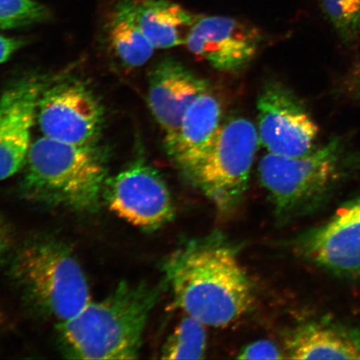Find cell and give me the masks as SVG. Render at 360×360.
Masks as SVG:
<instances>
[{
	"label": "cell",
	"mask_w": 360,
	"mask_h": 360,
	"mask_svg": "<svg viewBox=\"0 0 360 360\" xmlns=\"http://www.w3.org/2000/svg\"><path fill=\"white\" fill-rule=\"evenodd\" d=\"M287 358L360 359V331L327 321L306 323L288 338Z\"/></svg>",
	"instance_id": "16"
},
{
	"label": "cell",
	"mask_w": 360,
	"mask_h": 360,
	"mask_svg": "<svg viewBox=\"0 0 360 360\" xmlns=\"http://www.w3.org/2000/svg\"><path fill=\"white\" fill-rule=\"evenodd\" d=\"M118 6L132 18L155 49L186 45L200 17L169 0H122Z\"/></svg>",
	"instance_id": "15"
},
{
	"label": "cell",
	"mask_w": 360,
	"mask_h": 360,
	"mask_svg": "<svg viewBox=\"0 0 360 360\" xmlns=\"http://www.w3.org/2000/svg\"><path fill=\"white\" fill-rule=\"evenodd\" d=\"M298 254L342 276L360 278V200L338 210L325 224L301 235Z\"/></svg>",
	"instance_id": "10"
},
{
	"label": "cell",
	"mask_w": 360,
	"mask_h": 360,
	"mask_svg": "<svg viewBox=\"0 0 360 360\" xmlns=\"http://www.w3.org/2000/svg\"><path fill=\"white\" fill-rule=\"evenodd\" d=\"M261 34L246 22L224 16H201L184 46L193 56L224 73L244 70L257 53Z\"/></svg>",
	"instance_id": "11"
},
{
	"label": "cell",
	"mask_w": 360,
	"mask_h": 360,
	"mask_svg": "<svg viewBox=\"0 0 360 360\" xmlns=\"http://www.w3.org/2000/svg\"><path fill=\"white\" fill-rule=\"evenodd\" d=\"M240 359H285L278 346L272 341L258 340L243 348L238 354Z\"/></svg>",
	"instance_id": "21"
},
{
	"label": "cell",
	"mask_w": 360,
	"mask_h": 360,
	"mask_svg": "<svg viewBox=\"0 0 360 360\" xmlns=\"http://www.w3.org/2000/svg\"><path fill=\"white\" fill-rule=\"evenodd\" d=\"M359 169L360 154L340 136L303 156L267 153L259 162L258 177L277 219L287 222L318 207Z\"/></svg>",
	"instance_id": "3"
},
{
	"label": "cell",
	"mask_w": 360,
	"mask_h": 360,
	"mask_svg": "<svg viewBox=\"0 0 360 360\" xmlns=\"http://www.w3.org/2000/svg\"><path fill=\"white\" fill-rule=\"evenodd\" d=\"M222 101L209 87L184 114L172 146L167 153L187 177L212 148L224 123Z\"/></svg>",
	"instance_id": "14"
},
{
	"label": "cell",
	"mask_w": 360,
	"mask_h": 360,
	"mask_svg": "<svg viewBox=\"0 0 360 360\" xmlns=\"http://www.w3.org/2000/svg\"><path fill=\"white\" fill-rule=\"evenodd\" d=\"M37 122L44 137L70 145L94 146L103 127V112L85 85L64 81L44 89Z\"/></svg>",
	"instance_id": "9"
},
{
	"label": "cell",
	"mask_w": 360,
	"mask_h": 360,
	"mask_svg": "<svg viewBox=\"0 0 360 360\" xmlns=\"http://www.w3.org/2000/svg\"><path fill=\"white\" fill-rule=\"evenodd\" d=\"M210 87L173 58L158 62L148 76V105L164 133L166 150L172 146L188 108Z\"/></svg>",
	"instance_id": "13"
},
{
	"label": "cell",
	"mask_w": 360,
	"mask_h": 360,
	"mask_svg": "<svg viewBox=\"0 0 360 360\" xmlns=\"http://www.w3.org/2000/svg\"><path fill=\"white\" fill-rule=\"evenodd\" d=\"M11 247V236L7 225L0 217V261L3 260Z\"/></svg>",
	"instance_id": "24"
},
{
	"label": "cell",
	"mask_w": 360,
	"mask_h": 360,
	"mask_svg": "<svg viewBox=\"0 0 360 360\" xmlns=\"http://www.w3.org/2000/svg\"><path fill=\"white\" fill-rule=\"evenodd\" d=\"M259 145L269 154L300 157L314 148L319 126L303 102L278 81L264 85L257 100Z\"/></svg>",
	"instance_id": "8"
},
{
	"label": "cell",
	"mask_w": 360,
	"mask_h": 360,
	"mask_svg": "<svg viewBox=\"0 0 360 360\" xmlns=\"http://www.w3.org/2000/svg\"><path fill=\"white\" fill-rule=\"evenodd\" d=\"M25 169L30 195L79 211L96 208L107 181L105 162L96 146L44 136L31 145Z\"/></svg>",
	"instance_id": "4"
},
{
	"label": "cell",
	"mask_w": 360,
	"mask_h": 360,
	"mask_svg": "<svg viewBox=\"0 0 360 360\" xmlns=\"http://www.w3.org/2000/svg\"><path fill=\"white\" fill-rule=\"evenodd\" d=\"M22 45V42L20 39L0 35V64L7 61L13 53L21 48Z\"/></svg>",
	"instance_id": "23"
},
{
	"label": "cell",
	"mask_w": 360,
	"mask_h": 360,
	"mask_svg": "<svg viewBox=\"0 0 360 360\" xmlns=\"http://www.w3.org/2000/svg\"><path fill=\"white\" fill-rule=\"evenodd\" d=\"M105 193L111 212L143 231H157L174 219L167 184L141 157L108 180Z\"/></svg>",
	"instance_id": "7"
},
{
	"label": "cell",
	"mask_w": 360,
	"mask_h": 360,
	"mask_svg": "<svg viewBox=\"0 0 360 360\" xmlns=\"http://www.w3.org/2000/svg\"><path fill=\"white\" fill-rule=\"evenodd\" d=\"M205 326L191 316H184L162 349L165 359H201L207 347Z\"/></svg>",
	"instance_id": "18"
},
{
	"label": "cell",
	"mask_w": 360,
	"mask_h": 360,
	"mask_svg": "<svg viewBox=\"0 0 360 360\" xmlns=\"http://www.w3.org/2000/svg\"><path fill=\"white\" fill-rule=\"evenodd\" d=\"M343 91L352 98L360 103V66H355L349 72L343 81Z\"/></svg>",
	"instance_id": "22"
},
{
	"label": "cell",
	"mask_w": 360,
	"mask_h": 360,
	"mask_svg": "<svg viewBox=\"0 0 360 360\" xmlns=\"http://www.w3.org/2000/svg\"><path fill=\"white\" fill-rule=\"evenodd\" d=\"M175 304L205 326L232 325L250 311L255 290L238 251L220 233L187 240L163 264Z\"/></svg>",
	"instance_id": "1"
},
{
	"label": "cell",
	"mask_w": 360,
	"mask_h": 360,
	"mask_svg": "<svg viewBox=\"0 0 360 360\" xmlns=\"http://www.w3.org/2000/svg\"><path fill=\"white\" fill-rule=\"evenodd\" d=\"M123 282L105 299L90 302L60 323L68 354L80 359H134L141 350L148 317L166 287Z\"/></svg>",
	"instance_id": "2"
},
{
	"label": "cell",
	"mask_w": 360,
	"mask_h": 360,
	"mask_svg": "<svg viewBox=\"0 0 360 360\" xmlns=\"http://www.w3.org/2000/svg\"><path fill=\"white\" fill-rule=\"evenodd\" d=\"M13 274L27 298L60 323L91 302L82 267L60 243L38 240L22 247L13 261Z\"/></svg>",
	"instance_id": "5"
},
{
	"label": "cell",
	"mask_w": 360,
	"mask_h": 360,
	"mask_svg": "<svg viewBox=\"0 0 360 360\" xmlns=\"http://www.w3.org/2000/svg\"><path fill=\"white\" fill-rule=\"evenodd\" d=\"M321 4L342 41L356 43L360 38V0H321Z\"/></svg>",
	"instance_id": "19"
},
{
	"label": "cell",
	"mask_w": 360,
	"mask_h": 360,
	"mask_svg": "<svg viewBox=\"0 0 360 360\" xmlns=\"http://www.w3.org/2000/svg\"><path fill=\"white\" fill-rule=\"evenodd\" d=\"M45 88L43 80L27 77L0 94V180L25 168L38 103Z\"/></svg>",
	"instance_id": "12"
},
{
	"label": "cell",
	"mask_w": 360,
	"mask_h": 360,
	"mask_svg": "<svg viewBox=\"0 0 360 360\" xmlns=\"http://www.w3.org/2000/svg\"><path fill=\"white\" fill-rule=\"evenodd\" d=\"M107 33L112 52L129 69L146 65L154 55L155 48L128 13L119 6L108 22Z\"/></svg>",
	"instance_id": "17"
},
{
	"label": "cell",
	"mask_w": 360,
	"mask_h": 360,
	"mask_svg": "<svg viewBox=\"0 0 360 360\" xmlns=\"http://www.w3.org/2000/svg\"><path fill=\"white\" fill-rule=\"evenodd\" d=\"M47 8L35 0H0V29L11 30L47 19Z\"/></svg>",
	"instance_id": "20"
},
{
	"label": "cell",
	"mask_w": 360,
	"mask_h": 360,
	"mask_svg": "<svg viewBox=\"0 0 360 360\" xmlns=\"http://www.w3.org/2000/svg\"><path fill=\"white\" fill-rule=\"evenodd\" d=\"M257 127L242 116L224 120L212 148L186 179L220 214L235 211L245 195L259 146Z\"/></svg>",
	"instance_id": "6"
}]
</instances>
